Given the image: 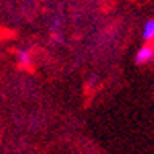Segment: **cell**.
I'll use <instances>...</instances> for the list:
<instances>
[{
  "instance_id": "obj_2",
  "label": "cell",
  "mask_w": 154,
  "mask_h": 154,
  "mask_svg": "<svg viewBox=\"0 0 154 154\" xmlns=\"http://www.w3.org/2000/svg\"><path fill=\"white\" fill-rule=\"evenodd\" d=\"M154 38V19L148 20L143 27V39H152Z\"/></svg>"
},
{
  "instance_id": "obj_1",
  "label": "cell",
  "mask_w": 154,
  "mask_h": 154,
  "mask_svg": "<svg viewBox=\"0 0 154 154\" xmlns=\"http://www.w3.org/2000/svg\"><path fill=\"white\" fill-rule=\"evenodd\" d=\"M152 57H154V51H152L151 47L145 46V47H142V49H140V51L137 52V55H135V61L138 63V65H145V63L151 61Z\"/></svg>"
},
{
  "instance_id": "obj_3",
  "label": "cell",
  "mask_w": 154,
  "mask_h": 154,
  "mask_svg": "<svg viewBox=\"0 0 154 154\" xmlns=\"http://www.w3.org/2000/svg\"><path fill=\"white\" fill-rule=\"evenodd\" d=\"M17 61H19V65H22V66H29L30 65V54L27 51H19Z\"/></svg>"
}]
</instances>
